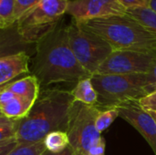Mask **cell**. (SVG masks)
<instances>
[{
	"label": "cell",
	"mask_w": 156,
	"mask_h": 155,
	"mask_svg": "<svg viewBox=\"0 0 156 155\" xmlns=\"http://www.w3.org/2000/svg\"><path fill=\"white\" fill-rule=\"evenodd\" d=\"M120 4L127 10L138 7H150L153 0H118Z\"/></svg>",
	"instance_id": "cell-22"
},
{
	"label": "cell",
	"mask_w": 156,
	"mask_h": 155,
	"mask_svg": "<svg viewBox=\"0 0 156 155\" xmlns=\"http://www.w3.org/2000/svg\"><path fill=\"white\" fill-rule=\"evenodd\" d=\"M16 0H0V27L7 29L16 24Z\"/></svg>",
	"instance_id": "cell-18"
},
{
	"label": "cell",
	"mask_w": 156,
	"mask_h": 155,
	"mask_svg": "<svg viewBox=\"0 0 156 155\" xmlns=\"http://www.w3.org/2000/svg\"><path fill=\"white\" fill-rule=\"evenodd\" d=\"M145 90L147 92V94H150V93H153L156 91V82L155 83H153V84H149L147 86H145Z\"/></svg>",
	"instance_id": "cell-27"
},
{
	"label": "cell",
	"mask_w": 156,
	"mask_h": 155,
	"mask_svg": "<svg viewBox=\"0 0 156 155\" xmlns=\"http://www.w3.org/2000/svg\"><path fill=\"white\" fill-rule=\"evenodd\" d=\"M2 88H5L7 90L11 91L16 97L22 98L34 104L40 94V83L33 74L27 76L23 79H20L18 80L9 82L2 86Z\"/></svg>",
	"instance_id": "cell-13"
},
{
	"label": "cell",
	"mask_w": 156,
	"mask_h": 155,
	"mask_svg": "<svg viewBox=\"0 0 156 155\" xmlns=\"http://www.w3.org/2000/svg\"><path fill=\"white\" fill-rule=\"evenodd\" d=\"M105 147H106V142L104 138L101 136V138L90 147L87 155H104Z\"/></svg>",
	"instance_id": "cell-24"
},
{
	"label": "cell",
	"mask_w": 156,
	"mask_h": 155,
	"mask_svg": "<svg viewBox=\"0 0 156 155\" xmlns=\"http://www.w3.org/2000/svg\"><path fill=\"white\" fill-rule=\"evenodd\" d=\"M67 14L77 23L112 15L126 14V9L118 0H72L69 1Z\"/></svg>",
	"instance_id": "cell-10"
},
{
	"label": "cell",
	"mask_w": 156,
	"mask_h": 155,
	"mask_svg": "<svg viewBox=\"0 0 156 155\" xmlns=\"http://www.w3.org/2000/svg\"><path fill=\"white\" fill-rule=\"evenodd\" d=\"M73 102L71 90L51 89L42 91L27 116L19 121L18 144L43 142L52 132H66Z\"/></svg>",
	"instance_id": "cell-2"
},
{
	"label": "cell",
	"mask_w": 156,
	"mask_h": 155,
	"mask_svg": "<svg viewBox=\"0 0 156 155\" xmlns=\"http://www.w3.org/2000/svg\"><path fill=\"white\" fill-rule=\"evenodd\" d=\"M47 150L44 142L18 144L7 155H41Z\"/></svg>",
	"instance_id": "cell-20"
},
{
	"label": "cell",
	"mask_w": 156,
	"mask_h": 155,
	"mask_svg": "<svg viewBox=\"0 0 156 155\" xmlns=\"http://www.w3.org/2000/svg\"><path fill=\"white\" fill-rule=\"evenodd\" d=\"M118 117H120V114L116 108L100 110L95 122L97 131L101 133L106 129H108Z\"/></svg>",
	"instance_id": "cell-19"
},
{
	"label": "cell",
	"mask_w": 156,
	"mask_h": 155,
	"mask_svg": "<svg viewBox=\"0 0 156 155\" xmlns=\"http://www.w3.org/2000/svg\"><path fill=\"white\" fill-rule=\"evenodd\" d=\"M33 106L34 103L16 97L11 91L1 87L0 111L2 115L12 120H22L27 116Z\"/></svg>",
	"instance_id": "cell-12"
},
{
	"label": "cell",
	"mask_w": 156,
	"mask_h": 155,
	"mask_svg": "<svg viewBox=\"0 0 156 155\" xmlns=\"http://www.w3.org/2000/svg\"><path fill=\"white\" fill-rule=\"evenodd\" d=\"M68 37L76 58L91 76L114 51L102 37L84 28L73 19L68 25Z\"/></svg>",
	"instance_id": "cell-6"
},
{
	"label": "cell",
	"mask_w": 156,
	"mask_h": 155,
	"mask_svg": "<svg viewBox=\"0 0 156 155\" xmlns=\"http://www.w3.org/2000/svg\"><path fill=\"white\" fill-rule=\"evenodd\" d=\"M74 101H79L86 105L96 106L98 101V94L92 84L91 77L80 80L71 90Z\"/></svg>",
	"instance_id": "cell-14"
},
{
	"label": "cell",
	"mask_w": 156,
	"mask_h": 155,
	"mask_svg": "<svg viewBox=\"0 0 156 155\" xmlns=\"http://www.w3.org/2000/svg\"><path fill=\"white\" fill-rule=\"evenodd\" d=\"M139 102L144 110L156 111V91L140 99Z\"/></svg>",
	"instance_id": "cell-23"
},
{
	"label": "cell",
	"mask_w": 156,
	"mask_h": 155,
	"mask_svg": "<svg viewBox=\"0 0 156 155\" xmlns=\"http://www.w3.org/2000/svg\"><path fill=\"white\" fill-rule=\"evenodd\" d=\"M126 14L138 20L156 37V11L151 7H138L127 9Z\"/></svg>",
	"instance_id": "cell-15"
},
{
	"label": "cell",
	"mask_w": 156,
	"mask_h": 155,
	"mask_svg": "<svg viewBox=\"0 0 156 155\" xmlns=\"http://www.w3.org/2000/svg\"><path fill=\"white\" fill-rule=\"evenodd\" d=\"M41 155H76L75 154V153H74V151L72 150V148L70 147V146H69L66 150H64L63 152H61V153H51V152H49V151H48V150H46Z\"/></svg>",
	"instance_id": "cell-25"
},
{
	"label": "cell",
	"mask_w": 156,
	"mask_h": 155,
	"mask_svg": "<svg viewBox=\"0 0 156 155\" xmlns=\"http://www.w3.org/2000/svg\"><path fill=\"white\" fill-rule=\"evenodd\" d=\"M100 109L74 101L70 109L67 134L76 155H87L90 147L101 138L95 126Z\"/></svg>",
	"instance_id": "cell-7"
},
{
	"label": "cell",
	"mask_w": 156,
	"mask_h": 155,
	"mask_svg": "<svg viewBox=\"0 0 156 155\" xmlns=\"http://www.w3.org/2000/svg\"><path fill=\"white\" fill-rule=\"evenodd\" d=\"M30 58L26 51L3 56L0 58V85L9 83L16 77L28 73Z\"/></svg>",
	"instance_id": "cell-11"
},
{
	"label": "cell",
	"mask_w": 156,
	"mask_h": 155,
	"mask_svg": "<svg viewBox=\"0 0 156 155\" xmlns=\"http://www.w3.org/2000/svg\"><path fill=\"white\" fill-rule=\"evenodd\" d=\"M150 7H151L153 10L156 11V0H153V1H152V4H151Z\"/></svg>",
	"instance_id": "cell-29"
},
{
	"label": "cell",
	"mask_w": 156,
	"mask_h": 155,
	"mask_svg": "<svg viewBox=\"0 0 156 155\" xmlns=\"http://www.w3.org/2000/svg\"><path fill=\"white\" fill-rule=\"evenodd\" d=\"M20 120H12L0 115V144L17 143L16 134Z\"/></svg>",
	"instance_id": "cell-16"
},
{
	"label": "cell",
	"mask_w": 156,
	"mask_h": 155,
	"mask_svg": "<svg viewBox=\"0 0 156 155\" xmlns=\"http://www.w3.org/2000/svg\"><path fill=\"white\" fill-rule=\"evenodd\" d=\"M115 108L120 118L138 131L156 155V123L149 112L141 106L139 100L126 101Z\"/></svg>",
	"instance_id": "cell-9"
},
{
	"label": "cell",
	"mask_w": 156,
	"mask_h": 155,
	"mask_svg": "<svg viewBox=\"0 0 156 155\" xmlns=\"http://www.w3.org/2000/svg\"><path fill=\"white\" fill-rule=\"evenodd\" d=\"M147 76V82H148V85L149 84H153V83H155L156 82V65L154 67V69L148 73L146 74Z\"/></svg>",
	"instance_id": "cell-26"
},
{
	"label": "cell",
	"mask_w": 156,
	"mask_h": 155,
	"mask_svg": "<svg viewBox=\"0 0 156 155\" xmlns=\"http://www.w3.org/2000/svg\"><path fill=\"white\" fill-rule=\"evenodd\" d=\"M69 0H42L26 12L16 23L24 43L37 44L57 28L67 14Z\"/></svg>",
	"instance_id": "cell-5"
},
{
	"label": "cell",
	"mask_w": 156,
	"mask_h": 155,
	"mask_svg": "<svg viewBox=\"0 0 156 155\" xmlns=\"http://www.w3.org/2000/svg\"><path fill=\"white\" fill-rule=\"evenodd\" d=\"M42 0H16L15 6V19L16 21L28 10L36 6Z\"/></svg>",
	"instance_id": "cell-21"
},
{
	"label": "cell",
	"mask_w": 156,
	"mask_h": 155,
	"mask_svg": "<svg viewBox=\"0 0 156 155\" xmlns=\"http://www.w3.org/2000/svg\"><path fill=\"white\" fill-rule=\"evenodd\" d=\"M91 81L98 94L96 107L100 110L115 108L148 95L144 89L148 85L146 74H94Z\"/></svg>",
	"instance_id": "cell-4"
},
{
	"label": "cell",
	"mask_w": 156,
	"mask_h": 155,
	"mask_svg": "<svg viewBox=\"0 0 156 155\" xmlns=\"http://www.w3.org/2000/svg\"><path fill=\"white\" fill-rule=\"evenodd\" d=\"M148 112H149V114L153 117V119L154 120V122H155L156 123V111H147Z\"/></svg>",
	"instance_id": "cell-28"
},
{
	"label": "cell",
	"mask_w": 156,
	"mask_h": 155,
	"mask_svg": "<svg viewBox=\"0 0 156 155\" xmlns=\"http://www.w3.org/2000/svg\"><path fill=\"white\" fill-rule=\"evenodd\" d=\"M33 75L40 86L53 83H78L91 77L83 69L70 48L68 37V25L64 19L55 30L36 44L32 60Z\"/></svg>",
	"instance_id": "cell-1"
},
{
	"label": "cell",
	"mask_w": 156,
	"mask_h": 155,
	"mask_svg": "<svg viewBox=\"0 0 156 155\" xmlns=\"http://www.w3.org/2000/svg\"><path fill=\"white\" fill-rule=\"evenodd\" d=\"M99 35L113 50L156 52V37L128 14L112 15L78 23Z\"/></svg>",
	"instance_id": "cell-3"
},
{
	"label": "cell",
	"mask_w": 156,
	"mask_h": 155,
	"mask_svg": "<svg viewBox=\"0 0 156 155\" xmlns=\"http://www.w3.org/2000/svg\"><path fill=\"white\" fill-rule=\"evenodd\" d=\"M43 142L47 150L55 153H61L69 146V136L66 132L62 131H56L48 133Z\"/></svg>",
	"instance_id": "cell-17"
},
{
	"label": "cell",
	"mask_w": 156,
	"mask_h": 155,
	"mask_svg": "<svg viewBox=\"0 0 156 155\" xmlns=\"http://www.w3.org/2000/svg\"><path fill=\"white\" fill-rule=\"evenodd\" d=\"M156 65V52L114 50L95 74H148Z\"/></svg>",
	"instance_id": "cell-8"
}]
</instances>
